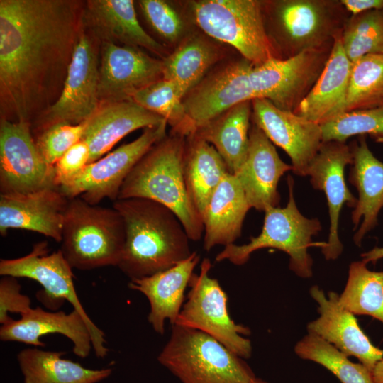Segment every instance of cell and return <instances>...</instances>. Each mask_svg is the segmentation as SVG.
Here are the masks:
<instances>
[{
    "label": "cell",
    "instance_id": "6da1fadb",
    "mask_svg": "<svg viewBox=\"0 0 383 383\" xmlns=\"http://www.w3.org/2000/svg\"><path fill=\"white\" fill-rule=\"evenodd\" d=\"M85 1L0 0L1 119L31 125L59 99Z\"/></svg>",
    "mask_w": 383,
    "mask_h": 383
},
{
    "label": "cell",
    "instance_id": "7a4b0ae2",
    "mask_svg": "<svg viewBox=\"0 0 383 383\" xmlns=\"http://www.w3.org/2000/svg\"><path fill=\"white\" fill-rule=\"evenodd\" d=\"M113 207L125 226V244L118 265L130 279L165 270L192 253L191 240L168 207L145 198L117 199Z\"/></svg>",
    "mask_w": 383,
    "mask_h": 383
},
{
    "label": "cell",
    "instance_id": "3957f363",
    "mask_svg": "<svg viewBox=\"0 0 383 383\" xmlns=\"http://www.w3.org/2000/svg\"><path fill=\"white\" fill-rule=\"evenodd\" d=\"M186 136L172 132L138 161L123 183L118 199L145 198L170 209L189 239L204 235L201 217L189 199L184 175Z\"/></svg>",
    "mask_w": 383,
    "mask_h": 383
},
{
    "label": "cell",
    "instance_id": "277c9868",
    "mask_svg": "<svg viewBox=\"0 0 383 383\" xmlns=\"http://www.w3.org/2000/svg\"><path fill=\"white\" fill-rule=\"evenodd\" d=\"M262 9L282 59L333 45L350 16L340 0L262 1Z\"/></svg>",
    "mask_w": 383,
    "mask_h": 383
},
{
    "label": "cell",
    "instance_id": "5b68a950",
    "mask_svg": "<svg viewBox=\"0 0 383 383\" xmlns=\"http://www.w3.org/2000/svg\"><path fill=\"white\" fill-rule=\"evenodd\" d=\"M125 238L123 220L113 207L92 205L79 197L69 199L60 250L72 268L118 267Z\"/></svg>",
    "mask_w": 383,
    "mask_h": 383
},
{
    "label": "cell",
    "instance_id": "8992f818",
    "mask_svg": "<svg viewBox=\"0 0 383 383\" xmlns=\"http://www.w3.org/2000/svg\"><path fill=\"white\" fill-rule=\"evenodd\" d=\"M157 360L181 383H255L257 379L244 359L220 342L176 324Z\"/></svg>",
    "mask_w": 383,
    "mask_h": 383
},
{
    "label": "cell",
    "instance_id": "52a82bcc",
    "mask_svg": "<svg viewBox=\"0 0 383 383\" xmlns=\"http://www.w3.org/2000/svg\"><path fill=\"white\" fill-rule=\"evenodd\" d=\"M289 200L285 207L265 209L261 233L243 245L230 244L216 256V262L227 260L235 265L246 263L252 252L274 248L289 256V267L297 276L309 278L313 274V260L308 249L312 238L321 229L318 218H308L299 211L294 196V180L287 177Z\"/></svg>",
    "mask_w": 383,
    "mask_h": 383
},
{
    "label": "cell",
    "instance_id": "ba28073f",
    "mask_svg": "<svg viewBox=\"0 0 383 383\" xmlns=\"http://www.w3.org/2000/svg\"><path fill=\"white\" fill-rule=\"evenodd\" d=\"M191 6L195 22L205 33L231 45L254 66L282 58L267 33L262 1L201 0Z\"/></svg>",
    "mask_w": 383,
    "mask_h": 383
},
{
    "label": "cell",
    "instance_id": "9c48e42d",
    "mask_svg": "<svg viewBox=\"0 0 383 383\" xmlns=\"http://www.w3.org/2000/svg\"><path fill=\"white\" fill-rule=\"evenodd\" d=\"M72 269L60 249L49 253L45 241L35 244L23 257L0 261L1 276L28 278L38 282L43 290L36 296L48 308L56 310L65 301L72 304L88 326L96 356L104 358L109 353L105 334L91 320L81 304L74 286Z\"/></svg>",
    "mask_w": 383,
    "mask_h": 383
},
{
    "label": "cell",
    "instance_id": "30bf717a",
    "mask_svg": "<svg viewBox=\"0 0 383 383\" xmlns=\"http://www.w3.org/2000/svg\"><path fill=\"white\" fill-rule=\"evenodd\" d=\"M211 262L204 258L194 273L187 299L174 324L193 328L213 338L243 359L252 355L249 328L236 323L228 310V296L218 281L210 277Z\"/></svg>",
    "mask_w": 383,
    "mask_h": 383
},
{
    "label": "cell",
    "instance_id": "8fae6325",
    "mask_svg": "<svg viewBox=\"0 0 383 383\" xmlns=\"http://www.w3.org/2000/svg\"><path fill=\"white\" fill-rule=\"evenodd\" d=\"M100 48L99 39L83 23L62 93L31 125L33 135L55 123H82L94 114L100 103Z\"/></svg>",
    "mask_w": 383,
    "mask_h": 383
},
{
    "label": "cell",
    "instance_id": "7c38bea8",
    "mask_svg": "<svg viewBox=\"0 0 383 383\" xmlns=\"http://www.w3.org/2000/svg\"><path fill=\"white\" fill-rule=\"evenodd\" d=\"M332 47L252 65L249 78L255 99H265L282 110L294 111L318 80Z\"/></svg>",
    "mask_w": 383,
    "mask_h": 383
},
{
    "label": "cell",
    "instance_id": "4fadbf2b",
    "mask_svg": "<svg viewBox=\"0 0 383 383\" xmlns=\"http://www.w3.org/2000/svg\"><path fill=\"white\" fill-rule=\"evenodd\" d=\"M167 121L144 129L135 140L122 145L98 160L89 163L70 183L58 189L68 199L79 197L92 205L104 199H118L125 179L138 161L165 138Z\"/></svg>",
    "mask_w": 383,
    "mask_h": 383
},
{
    "label": "cell",
    "instance_id": "5bb4252c",
    "mask_svg": "<svg viewBox=\"0 0 383 383\" xmlns=\"http://www.w3.org/2000/svg\"><path fill=\"white\" fill-rule=\"evenodd\" d=\"M51 187H56L54 166L40 154L30 124L1 119V194H28Z\"/></svg>",
    "mask_w": 383,
    "mask_h": 383
},
{
    "label": "cell",
    "instance_id": "9a60e30c",
    "mask_svg": "<svg viewBox=\"0 0 383 383\" xmlns=\"http://www.w3.org/2000/svg\"><path fill=\"white\" fill-rule=\"evenodd\" d=\"M253 124L290 157L292 170L306 176L308 167L323 143L321 126L294 111L282 110L267 99L252 101Z\"/></svg>",
    "mask_w": 383,
    "mask_h": 383
},
{
    "label": "cell",
    "instance_id": "2e32d148",
    "mask_svg": "<svg viewBox=\"0 0 383 383\" xmlns=\"http://www.w3.org/2000/svg\"><path fill=\"white\" fill-rule=\"evenodd\" d=\"M162 60L137 47L101 42L99 102L131 100L139 90L162 78Z\"/></svg>",
    "mask_w": 383,
    "mask_h": 383
},
{
    "label": "cell",
    "instance_id": "e0dca14e",
    "mask_svg": "<svg viewBox=\"0 0 383 383\" xmlns=\"http://www.w3.org/2000/svg\"><path fill=\"white\" fill-rule=\"evenodd\" d=\"M353 163L350 145L338 141L323 142L310 163L306 176L312 186L325 193L328 206L330 228L321 251L326 260H335L343 251L338 235V221L343 206L355 208L357 199L350 192L345 180V168Z\"/></svg>",
    "mask_w": 383,
    "mask_h": 383
},
{
    "label": "cell",
    "instance_id": "ac0fdd59",
    "mask_svg": "<svg viewBox=\"0 0 383 383\" xmlns=\"http://www.w3.org/2000/svg\"><path fill=\"white\" fill-rule=\"evenodd\" d=\"M318 304L319 317L307 325L309 333L315 334L332 344L347 356L358 359L371 372L383 358V350L374 346L360 327L355 314L339 303V294L327 295L318 286L310 289Z\"/></svg>",
    "mask_w": 383,
    "mask_h": 383
},
{
    "label": "cell",
    "instance_id": "d6986e66",
    "mask_svg": "<svg viewBox=\"0 0 383 383\" xmlns=\"http://www.w3.org/2000/svg\"><path fill=\"white\" fill-rule=\"evenodd\" d=\"M252 65L245 59L233 62L191 90L184 105L194 133L233 106L255 99L249 78Z\"/></svg>",
    "mask_w": 383,
    "mask_h": 383
},
{
    "label": "cell",
    "instance_id": "ffe728a7",
    "mask_svg": "<svg viewBox=\"0 0 383 383\" xmlns=\"http://www.w3.org/2000/svg\"><path fill=\"white\" fill-rule=\"evenodd\" d=\"M69 199L57 187L28 194H1V235L5 236L10 228H20L39 233L60 243Z\"/></svg>",
    "mask_w": 383,
    "mask_h": 383
},
{
    "label": "cell",
    "instance_id": "44dd1931",
    "mask_svg": "<svg viewBox=\"0 0 383 383\" xmlns=\"http://www.w3.org/2000/svg\"><path fill=\"white\" fill-rule=\"evenodd\" d=\"M291 170L292 166L279 157L274 144L253 124L249 131L245 160L234 174L243 189L250 206L263 211L269 206H278L279 181Z\"/></svg>",
    "mask_w": 383,
    "mask_h": 383
},
{
    "label": "cell",
    "instance_id": "7402d4cb",
    "mask_svg": "<svg viewBox=\"0 0 383 383\" xmlns=\"http://www.w3.org/2000/svg\"><path fill=\"white\" fill-rule=\"evenodd\" d=\"M167 121L133 100L100 102L85 123L82 140L89 147V162L106 154L120 140L139 128H146Z\"/></svg>",
    "mask_w": 383,
    "mask_h": 383
},
{
    "label": "cell",
    "instance_id": "603a6c76",
    "mask_svg": "<svg viewBox=\"0 0 383 383\" xmlns=\"http://www.w3.org/2000/svg\"><path fill=\"white\" fill-rule=\"evenodd\" d=\"M199 261L200 255L194 251L188 258L165 270L130 280L128 287L148 299V320L156 333H165L166 320L171 325L175 323L184 304L185 290Z\"/></svg>",
    "mask_w": 383,
    "mask_h": 383
},
{
    "label": "cell",
    "instance_id": "cb8c5ba5",
    "mask_svg": "<svg viewBox=\"0 0 383 383\" xmlns=\"http://www.w3.org/2000/svg\"><path fill=\"white\" fill-rule=\"evenodd\" d=\"M58 333L73 343V353L79 357H87L92 348L91 335L82 315L73 309L69 313L62 311H46L40 307L31 308L18 320L12 319L1 325L0 339L16 341L35 347H44L40 337Z\"/></svg>",
    "mask_w": 383,
    "mask_h": 383
},
{
    "label": "cell",
    "instance_id": "d4e9b609",
    "mask_svg": "<svg viewBox=\"0 0 383 383\" xmlns=\"http://www.w3.org/2000/svg\"><path fill=\"white\" fill-rule=\"evenodd\" d=\"M83 23L101 42L145 48L162 56L163 45L142 28L132 0H88Z\"/></svg>",
    "mask_w": 383,
    "mask_h": 383
},
{
    "label": "cell",
    "instance_id": "484cf974",
    "mask_svg": "<svg viewBox=\"0 0 383 383\" xmlns=\"http://www.w3.org/2000/svg\"><path fill=\"white\" fill-rule=\"evenodd\" d=\"M350 147L353 163L349 182L359 194L351 214L354 229L362 221L353 239L357 245H360L365 235L377 224L378 214L383 207V162L372 154L365 135Z\"/></svg>",
    "mask_w": 383,
    "mask_h": 383
},
{
    "label": "cell",
    "instance_id": "4316f807",
    "mask_svg": "<svg viewBox=\"0 0 383 383\" xmlns=\"http://www.w3.org/2000/svg\"><path fill=\"white\" fill-rule=\"evenodd\" d=\"M352 64L344 52L340 35L334 40L318 80L294 112L320 125L343 112Z\"/></svg>",
    "mask_w": 383,
    "mask_h": 383
},
{
    "label": "cell",
    "instance_id": "83f0119b",
    "mask_svg": "<svg viewBox=\"0 0 383 383\" xmlns=\"http://www.w3.org/2000/svg\"><path fill=\"white\" fill-rule=\"evenodd\" d=\"M250 209L238 178L227 173L203 215L204 250L234 243L241 235L245 217Z\"/></svg>",
    "mask_w": 383,
    "mask_h": 383
},
{
    "label": "cell",
    "instance_id": "f1b7e54d",
    "mask_svg": "<svg viewBox=\"0 0 383 383\" xmlns=\"http://www.w3.org/2000/svg\"><path fill=\"white\" fill-rule=\"evenodd\" d=\"M187 137L184 179L192 204L202 218L211 196L229 172L212 145L196 134Z\"/></svg>",
    "mask_w": 383,
    "mask_h": 383
},
{
    "label": "cell",
    "instance_id": "f546056e",
    "mask_svg": "<svg viewBox=\"0 0 383 383\" xmlns=\"http://www.w3.org/2000/svg\"><path fill=\"white\" fill-rule=\"evenodd\" d=\"M251 111L252 101L242 102L194 133L215 148L232 174L239 171L247 156Z\"/></svg>",
    "mask_w": 383,
    "mask_h": 383
},
{
    "label": "cell",
    "instance_id": "4dcf8cb0",
    "mask_svg": "<svg viewBox=\"0 0 383 383\" xmlns=\"http://www.w3.org/2000/svg\"><path fill=\"white\" fill-rule=\"evenodd\" d=\"M63 351L26 348L17 360L23 383H97L109 377L110 368L89 369L62 358Z\"/></svg>",
    "mask_w": 383,
    "mask_h": 383
},
{
    "label": "cell",
    "instance_id": "1f68e13d",
    "mask_svg": "<svg viewBox=\"0 0 383 383\" xmlns=\"http://www.w3.org/2000/svg\"><path fill=\"white\" fill-rule=\"evenodd\" d=\"M218 50L206 40L192 36L163 58L162 79L175 84L184 96L217 60Z\"/></svg>",
    "mask_w": 383,
    "mask_h": 383
},
{
    "label": "cell",
    "instance_id": "d6a6232c",
    "mask_svg": "<svg viewBox=\"0 0 383 383\" xmlns=\"http://www.w3.org/2000/svg\"><path fill=\"white\" fill-rule=\"evenodd\" d=\"M339 303L355 315H368L383 323V271H372L362 260L352 262Z\"/></svg>",
    "mask_w": 383,
    "mask_h": 383
},
{
    "label": "cell",
    "instance_id": "836d02e7",
    "mask_svg": "<svg viewBox=\"0 0 383 383\" xmlns=\"http://www.w3.org/2000/svg\"><path fill=\"white\" fill-rule=\"evenodd\" d=\"M295 353L301 359L316 362L335 375L341 383H374L372 372L350 361L348 356L319 336L309 333L297 342Z\"/></svg>",
    "mask_w": 383,
    "mask_h": 383
},
{
    "label": "cell",
    "instance_id": "e575fe53",
    "mask_svg": "<svg viewBox=\"0 0 383 383\" xmlns=\"http://www.w3.org/2000/svg\"><path fill=\"white\" fill-rule=\"evenodd\" d=\"M183 98L174 83L162 78L135 93L131 100L165 118L172 127V132L187 137L194 131L187 118Z\"/></svg>",
    "mask_w": 383,
    "mask_h": 383
},
{
    "label": "cell",
    "instance_id": "d590c367",
    "mask_svg": "<svg viewBox=\"0 0 383 383\" xmlns=\"http://www.w3.org/2000/svg\"><path fill=\"white\" fill-rule=\"evenodd\" d=\"M383 104V55H367L352 64L343 111Z\"/></svg>",
    "mask_w": 383,
    "mask_h": 383
},
{
    "label": "cell",
    "instance_id": "8d00e7d4",
    "mask_svg": "<svg viewBox=\"0 0 383 383\" xmlns=\"http://www.w3.org/2000/svg\"><path fill=\"white\" fill-rule=\"evenodd\" d=\"M340 39L352 63L367 55H383V9L350 15Z\"/></svg>",
    "mask_w": 383,
    "mask_h": 383
},
{
    "label": "cell",
    "instance_id": "74e56055",
    "mask_svg": "<svg viewBox=\"0 0 383 383\" xmlns=\"http://www.w3.org/2000/svg\"><path fill=\"white\" fill-rule=\"evenodd\" d=\"M320 126L323 142L345 143L351 136L366 134L383 138V104L343 111Z\"/></svg>",
    "mask_w": 383,
    "mask_h": 383
},
{
    "label": "cell",
    "instance_id": "f35d334b",
    "mask_svg": "<svg viewBox=\"0 0 383 383\" xmlns=\"http://www.w3.org/2000/svg\"><path fill=\"white\" fill-rule=\"evenodd\" d=\"M85 123L52 124L33 135L43 160L54 166L57 161L74 144L82 140Z\"/></svg>",
    "mask_w": 383,
    "mask_h": 383
},
{
    "label": "cell",
    "instance_id": "ab89813d",
    "mask_svg": "<svg viewBox=\"0 0 383 383\" xmlns=\"http://www.w3.org/2000/svg\"><path fill=\"white\" fill-rule=\"evenodd\" d=\"M140 10L150 26L162 38L175 42L183 33L184 25L179 13L162 0H140Z\"/></svg>",
    "mask_w": 383,
    "mask_h": 383
},
{
    "label": "cell",
    "instance_id": "60d3db41",
    "mask_svg": "<svg viewBox=\"0 0 383 383\" xmlns=\"http://www.w3.org/2000/svg\"><path fill=\"white\" fill-rule=\"evenodd\" d=\"M88 144L79 140L70 148L54 165L55 184L59 188L77 177L89 162Z\"/></svg>",
    "mask_w": 383,
    "mask_h": 383
},
{
    "label": "cell",
    "instance_id": "b9f144b4",
    "mask_svg": "<svg viewBox=\"0 0 383 383\" xmlns=\"http://www.w3.org/2000/svg\"><path fill=\"white\" fill-rule=\"evenodd\" d=\"M30 298L21 293V287L16 277L2 276L0 280V323L4 325L13 318L9 313L21 316L32 307Z\"/></svg>",
    "mask_w": 383,
    "mask_h": 383
},
{
    "label": "cell",
    "instance_id": "7bdbcfd3",
    "mask_svg": "<svg viewBox=\"0 0 383 383\" xmlns=\"http://www.w3.org/2000/svg\"><path fill=\"white\" fill-rule=\"evenodd\" d=\"M350 15L383 9V0H340Z\"/></svg>",
    "mask_w": 383,
    "mask_h": 383
},
{
    "label": "cell",
    "instance_id": "ee69618b",
    "mask_svg": "<svg viewBox=\"0 0 383 383\" xmlns=\"http://www.w3.org/2000/svg\"><path fill=\"white\" fill-rule=\"evenodd\" d=\"M362 261L365 264L368 262L375 263L377 260L383 258V247H375L371 250L361 255Z\"/></svg>",
    "mask_w": 383,
    "mask_h": 383
},
{
    "label": "cell",
    "instance_id": "f6af8a7d",
    "mask_svg": "<svg viewBox=\"0 0 383 383\" xmlns=\"http://www.w3.org/2000/svg\"><path fill=\"white\" fill-rule=\"evenodd\" d=\"M372 375L374 383H383V358L375 365Z\"/></svg>",
    "mask_w": 383,
    "mask_h": 383
},
{
    "label": "cell",
    "instance_id": "bcb514c9",
    "mask_svg": "<svg viewBox=\"0 0 383 383\" xmlns=\"http://www.w3.org/2000/svg\"><path fill=\"white\" fill-rule=\"evenodd\" d=\"M255 383H269V382H267V381H265V380H264V379H261V378L257 377V379H256Z\"/></svg>",
    "mask_w": 383,
    "mask_h": 383
},
{
    "label": "cell",
    "instance_id": "7dc6e473",
    "mask_svg": "<svg viewBox=\"0 0 383 383\" xmlns=\"http://www.w3.org/2000/svg\"><path fill=\"white\" fill-rule=\"evenodd\" d=\"M376 141L378 143H383V138H378L376 139Z\"/></svg>",
    "mask_w": 383,
    "mask_h": 383
}]
</instances>
